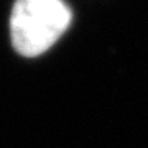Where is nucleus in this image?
I'll return each mask as SVG.
<instances>
[{"label":"nucleus","mask_w":148,"mask_h":148,"mask_svg":"<svg viewBox=\"0 0 148 148\" xmlns=\"http://www.w3.org/2000/svg\"><path fill=\"white\" fill-rule=\"evenodd\" d=\"M73 13L64 0H15L10 36L21 56H40L68 30Z\"/></svg>","instance_id":"f257e3e1"}]
</instances>
